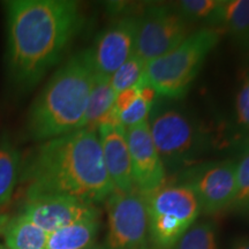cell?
Segmentation results:
<instances>
[{
    "label": "cell",
    "instance_id": "9",
    "mask_svg": "<svg viewBox=\"0 0 249 249\" xmlns=\"http://www.w3.org/2000/svg\"><path fill=\"white\" fill-rule=\"evenodd\" d=\"M134 186L145 197L160 191L165 183V166L152 141L149 120L126 129Z\"/></svg>",
    "mask_w": 249,
    "mask_h": 249
},
{
    "label": "cell",
    "instance_id": "26",
    "mask_svg": "<svg viewBox=\"0 0 249 249\" xmlns=\"http://www.w3.org/2000/svg\"><path fill=\"white\" fill-rule=\"evenodd\" d=\"M235 249H249V242H242L241 245L236 246Z\"/></svg>",
    "mask_w": 249,
    "mask_h": 249
},
{
    "label": "cell",
    "instance_id": "17",
    "mask_svg": "<svg viewBox=\"0 0 249 249\" xmlns=\"http://www.w3.org/2000/svg\"><path fill=\"white\" fill-rule=\"evenodd\" d=\"M116 98L110 77L95 73L82 128L97 130L103 119L116 107Z\"/></svg>",
    "mask_w": 249,
    "mask_h": 249
},
{
    "label": "cell",
    "instance_id": "22",
    "mask_svg": "<svg viewBox=\"0 0 249 249\" xmlns=\"http://www.w3.org/2000/svg\"><path fill=\"white\" fill-rule=\"evenodd\" d=\"M233 204L238 207L249 205V152L236 164V195Z\"/></svg>",
    "mask_w": 249,
    "mask_h": 249
},
{
    "label": "cell",
    "instance_id": "5",
    "mask_svg": "<svg viewBox=\"0 0 249 249\" xmlns=\"http://www.w3.org/2000/svg\"><path fill=\"white\" fill-rule=\"evenodd\" d=\"M107 249H148L150 216L147 197L133 189L114 191L107 198Z\"/></svg>",
    "mask_w": 249,
    "mask_h": 249
},
{
    "label": "cell",
    "instance_id": "15",
    "mask_svg": "<svg viewBox=\"0 0 249 249\" xmlns=\"http://www.w3.org/2000/svg\"><path fill=\"white\" fill-rule=\"evenodd\" d=\"M210 24H213V28L229 33L236 43L248 48L249 0H222Z\"/></svg>",
    "mask_w": 249,
    "mask_h": 249
},
{
    "label": "cell",
    "instance_id": "19",
    "mask_svg": "<svg viewBox=\"0 0 249 249\" xmlns=\"http://www.w3.org/2000/svg\"><path fill=\"white\" fill-rule=\"evenodd\" d=\"M145 62L134 54L110 77L111 87L113 91L118 93L124 90L134 88L141 85L144 80Z\"/></svg>",
    "mask_w": 249,
    "mask_h": 249
},
{
    "label": "cell",
    "instance_id": "28",
    "mask_svg": "<svg viewBox=\"0 0 249 249\" xmlns=\"http://www.w3.org/2000/svg\"><path fill=\"white\" fill-rule=\"evenodd\" d=\"M85 249H97V248H95V247H93V246H91V247H89V248H85Z\"/></svg>",
    "mask_w": 249,
    "mask_h": 249
},
{
    "label": "cell",
    "instance_id": "21",
    "mask_svg": "<svg viewBox=\"0 0 249 249\" xmlns=\"http://www.w3.org/2000/svg\"><path fill=\"white\" fill-rule=\"evenodd\" d=\"M220 2L222 0H183L176 5V8L188 22L202 20L210 22Z\"/></svg>",
    "mask_w": 249,
    "mask_h": 249
},
{
    "label": "cell",
    "instance_id": "16",
    "mask_svg": "<svg viewBox=\"0 0 249 249\" xmlns=\"http://www.w3.org/2000/svg\"><path fill=\"white\" fill-rule=\"evenodd\" d=\"M99 231V216L90 217L49 234L46 249H85L93 246Z\"/></svg>",
    "mask_w": 249,
    "mask_h": 249
},
{
    "label": "cell",
    "instance_id": "18",
    "mask_svg": "<svg viewBox=\"0 0 249 249\" xmlns=\"http://www.w3.org/2000/svg\"><path fill=\"white\" fill-rule=\"evenodd\" d=\"M22 157L7 136L0 140V209L11 201L20 182Z\"/></svg>",
    "mask_w": 249,
    "mask_h": 249
},
{
    "label": "cell",
    "instance_id": "6",
    "mask_svg": "<svg viewBox=\"0 0 249 249\" xmlns=\"http://www.w3.org/2000/svg\"><path fill=\"white\" fill-rule=\"evenodd\" d=\"M189 31L191 22L176 6L152 5L138 17L135 55L148 64L181 44Z\"/></svg>",
    "mask_w": 249,
    "mask_h": 249
},
{
    "label": "cell",
    "instance_id": "13",
    "mask_svg": "<svg viewBox=\"0 0 249 249\" xmlns=\"http://www.w3.org/2000/svg\"><path fill=\"white\" fill-rule=\"evenodd\" d=\"M149 216L174 218L191 227L201 213L197 195L191 185L161 187L147 197Z\"/></svg>",
    "mask_w": 249,
    "mask_h": 249
},
{
    "label": "cell",
    "instance_id": "14",
    "mask_svg": "<svg viewBox=\"0 0 249 249\" xmlns=\"http://www.w3.org/2000/svg\"><path fill=\"white\" fill-rule=\"evenodd\" d=\"M0 234L7 249H46L49 233L43 231L20 213L0 222Z\"/></svg>",
    "mask_w": 249,
    "mask_h": 249
},
{
    "label": "cell",
    "instance_id": "10",
    "mask_svg": "<svg viewBox=\"0 0 249 249\" xmlns=\"http://www.w3.org/2000/svg\"><path fill=\"white\" fill-rule=\"evenodd\" d=\"M138 17L119 18L97 37L89 50L95 73L111 77L135 54Z\"/></svg>",
    "mask_w": 249,
    "mask_h": 249
},
{
    "label": "cell",
    "instance_id": "11",
    "mask_svg": "<svg viewBox=\"0 0 249 249\" xmlns=\"http://www.w3.org/2000/svg\"><path fill=\"white\" fill-rule=\"evenodd\" d=\"M197 195L201 210L219 213L234 203L236 195V163L222 161L205 167L191 185Z\"/></svg>",
    "mask_w": 249,
    "mask_h": 249
},
{
    "label": "cell",
    "instance_id": "24",
    "mask_svg": "<svg viewBox=\"0 0 249 249\" xmlns=\"http://www.w3.org/2000/svg\"><path fill=\"white\" fill-rule=\"evenodd\" d=\"M236 113L239 123L249 128V82L242 87L236 98Z\"/></svg>",
    "mask_w": 249,
    "mask_h": 249
},
{
    "label": "cell",
    "instance_id": "20",
    "mask_svg": "<svg viewBox=\"0 0 249 249\" xmlns=\"http://www.w3.org/2000/svg\"><path fill=\"white\" fill-rule=\"evenodd\" d=\"M172 249H217L213 227L208 223L192 225Z\"/></svg>",
    "mask_w": 249,
    "mask_h": 249
},
{
    "label": "cell",
    "instance_id": "2",
    "mask_svg": "<svg viewBox=\"0 0 249 249\" xmlns=\"http://www.w3.org/2000/svg\"><path fill=\"white\" fill-rule=\"evenodd\" d=\"M20 182L26 197L64 195L90 204L114 189L104 164L97 130L81 128L46 140L22 158Z\"/></svg>",
    "mask_w": 249,
    "mask_h": 249
},
{
    "label": "cell",
    "instance_id": "23",
    "mask_svg": "<svg viewBox=\"0 0 249 249\" xmlns=\"http://www.w3.org/2000/svg\"><path fill=\"white\" fill-rule=\"evenodd\" d=\"M151 107H152L147 104L139 95V98L128 108L119 113L120 124H123L124 129H128L130 127L143 123V121L149 120Z\"/></svg>",
    "mask_w": 249,
    "mask_h": 249
},
{
    "label": "cell",
    "instance_id": "25",
    "mask_svg": "<svg viewBox=\"0 0 249 249\" xmlns=\"http://www.w3.org/2000/svg\"><path fill=\"white\" fill-rule=\"evenodd\" d=\"M138 98H139L138 87L126 89L124 90V91L118 93L116 98V107L118 112L120 113V112H123L126 110V108H128Z\"/></svg>",
    "mask_w": 249,
    "mask_h": 249
},
{
    "label": "cell",
    "instance_id": "27",
    "mask_svg": "<svg viewBox=\"0 0 249 249\" xmlns=\"http://www.w3.org/2000/svg\"><path fill=\"white\" fill-rule=\"evenodd\" d=\"M0 249H7L5 247V245H0Z\"/></svg>",
    "mask_w": 249,
    "mask_h": 249
},
{
    "label": "cell",
    "instance_id": "3",
    "mask_svg": "<svg viewBox=\"0 0 249 249\" xmlns=\"http://www.w3.org/2000/svg\"><path fill=\"white\" fill-rule=\"evenodd\" d=\"M95 77L89 50L71 55L31 103L26 133L43 142L82 128Z\"/></svg>",
    "mask_w": 249,
    "mask_h": 249
},
{
    "label": "cell",
    "instance_id": "1",
    "mask_svg": "<svg viewBox=\"0 0 249 249\" xmlns=\"http://www.w3.org/2000/svg\"><path fill=\"white\" fill-rule=\"evenodd\" d=\"M4 7L9 79L18 89L30 90L60 60L80 30V5L71 0H9Z\"/></svg>",
    "mask_w": 249,
    "mask_h": 249
},
{
    "label": "cell",
    "instance_id": "8",
    "mask_svg": "<svg viewBox=\"0 0 249 249\" xmlns=\"http://www.w3.org/2000/svg\"><path fill=\"white\" fill-rule=\"evenodd\" d=\"M18 213L49 234L80 220L99 216L93 204L64 195L26 197Z\"/></svg>",
    "mask_w": 249,
    "mask_h": 249
},
{
    "label": "cell",
    "instance_id": "12",
    "mask_svg": "<svg viewBox=\"0 0 249 249\" xmlns=\"http://www.w3.org/2000/svg\"><path fill=\"white\" fill-rule=\"evenodd\" d=\"M97 134L105 167L114 189L120 192H129L135 189L126 129L123 124H103L98 127Z\"/></svg>",
    "mask_w": 249,
    "mask_h": 249
},
{
    "label": "cell",
    "instance_id": "7",
    "mask_svg": "<svg viewBox=\"0 0 249 249\" xmlns=\"http://www.w3.org/2000/svg\"><path fill=\"white\" fill-rule=\"evenodd\" d=\"M152 141L163 164H178L197 154L202 135L188 117L176 110L156 113L149 119Z\"/></svg>",
    "mask_w": 249,
    "mask_h": 249
},
{
    "label": "cell",
    "instance_id": "4",
    "mask_svg": "<svg viewBox=\"0 0 249 249\" xmlns=\"http://www.w3.org/2000/svg\"><path fill=\"white\" fill-rule=\"evenodd\" d=\"M219 29L204 27L192 33L169 53L145 65L144 81L157 95L180 98L197 76L205 59L220 39Z\"/></svg>",
    "mask_w": 249,
    "mask_h": 249
}]
</instances>
